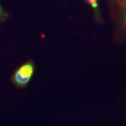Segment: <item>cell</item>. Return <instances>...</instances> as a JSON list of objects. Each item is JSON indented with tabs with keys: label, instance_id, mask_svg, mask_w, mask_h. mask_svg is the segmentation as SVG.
Listing matches in <instances>:
<instances>
[{
	"label": "cell",
	"instance_id": "6da1fadb",
	"mask_svg": "<svg viewBox=\"0 0 126 126\" xmlns=\"http://www.w3.org/2000/svg\"><path fill=\"white\" fill-rule=\"evenodd\" d=\"M35 70L33 61H28L18 68L11 77V81L17 88H24L28 85Z\"/></svg>",
	"mask_w": 126,
	"mask_h": 126
},
{
	"label": "cell",
	"instance_id": "7a4b0ae2",
	"mask_svg": "<svg viewBox=\"0 0 126 126\" xmlns=\"http://www.w3.org/2000/svg\"><path fill=\"white\" fill-rule=\"evenodd\" d=\"M94 8L97 7V0H85Z\"/></svg>",
	"mask_w": 126,
	"mask_h": 126
},
{
	"label": "cell",
	"instance_id": "3957f363",
	"mask_svg": "<svg viewBox=\"0 0 126 126\" xmlns=\"http://www.w3.org/2000/svg\"><path fill=\"white\" fill-rule=\"evenodd\" d=\"M6 16V14L3 11V9L1 7V5H0V19H2L3 18H4L5 16Z\"/></svg>",
	"mask_w": 126,
	"mask_h": 126
},
{
	"label": "cell",
	"instance_id": "277c9868",
	"mask_svg": "<svg viewBox=\"0 0 126 126\" xmlns=\"http://www.w3.org/2000/svg\"><path fill=\"white\" fill-rule=\"evenodd\" d=\"M125 5H126V0L125 1Z\"/></svg>",
	"mask_w": 126,
	"mask_h": 126
}]
</instances>
